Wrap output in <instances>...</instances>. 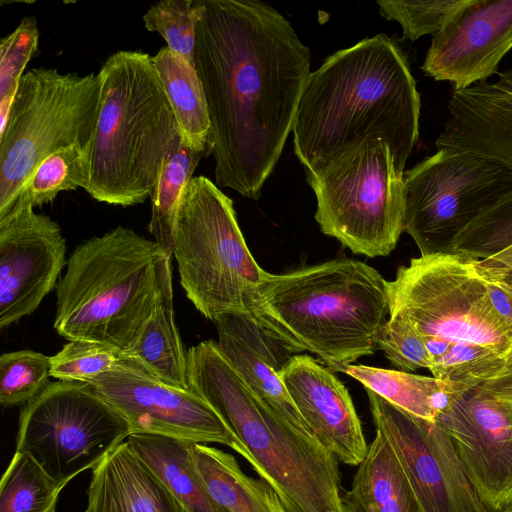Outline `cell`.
Returning a JSON list of instances; mask_svg holds the SVG:
<instances>
[{
	"instance_id": "6da1fadb",
	"label": "cell",
	"mask_w": 512,
	"mask_h": 512,
	"mask_svg": "<svg viewBox=\"0 0 512 512\" xmlns=\"http://www.w3.org/2000/svg\"><path fill=\"white\" fill-rule=\"evenodd\" d=\"M195 69L210 117L216 183L257 200L292 131L310 51L256 0H201Z\"/></svg>"
},
{
	"instance_id": "7a4b0ae2",
	"label": "cell",
	"mask_w": 512,
	"mask_h": 512,
	"mask_svg": "<svg viewBox=\"0 0 512 512\" xmlns=\"http://www.w3.org/2000/svg\"><path fill=\"white\" fill-rule=\"evenodd\" d=\"M421 100L406 53L381 33L339 50L311 72L292 128L294 151L317 172L371 137L385 141L400 172L419 137Z\"/></svg>"
},
{
	"instance_id": "3957f363",
	"label": "cell",
	"mask_w": 512,
	"mask_h": 512,
	"mask_svg": "<svg viewBox=\"0 0 512 512\" xmlns=\"http://www.w3.org/2000/svg\"><path fill=\"white\" fill-rule=\"evenodd\" d=\"M260 325L294 354L309 351L333 372L378 350L389 317L387 280L354 259L268 272Z\"/></svg>"
},
{
	"instance_id": "277c9868",
	"label": "cell",
	"mask_w": 512,
	"mask_h": 512,
	"mask_svg": "<svg viewBox=\"0 0 512 512\" xmlns=\"http://www.w3.org/2000/svg\"><path fill=\"white\" fill-rule=\"evenodd\" d=\"M187 365L190 388L244 444L254 459V471L288 512H350L342 500L335 455L260 403L217 342L190 347Z\"/></svg>"
},
{
	"instance_id": "5b68a950",
	"label": "cell",
	"mask_w": 512,
	"mask_h": 512,
	"mask_svg": "<svg viewBox=\"0 0 512 512\" xmlns=\"http://www.w3.org/2000/svg\"><path fill=\"white\" fill-rule=\"evenodd\" d=\"M98 73L101 101L86 149L85 191L98 202L141 204L151 197L165 160L178 146L179 128L149 54L117 51Z\"/></svg>"
},
{
	"instance_id": "8992f818",
	"label": "cell",
	"mask_w": 512,
	"mask_h": 512,
	"mask_svg": "<svg viewBox=\"0 0 512 512\" xmlns=\"http://www.w3.org/2000/svg\"><path fill=\"white\" fill-rule=\"evenodd\" d=\"M169 274L171 257L130 228L91 237L73 250L55 287L54 329L122 355L155 311Z\"/></svg>"
},
{
	"instance_id": "52a82bcc",
	"label": "cell",
	"mask_w": 512,
	"mask_h": 512,
	"mask_svg": "<svg viewBox=\"0 0 512 512\" xmlns=\"http://www.w3.org/2000/svg\"><path fill=\"white\" fill-rule=\"evenodd\" d=\"M173 256L187 298L205 318L244 314L260 324L268 272L249 251L232 200L205 176L193 177L183 191Z\"/></svg>"
},
{
	"instance_id": "ba28073f",
	"label": "cell",
	"mask_w": 512,
	"mask_h": 512,
	"mask_svg": "<svg viewBox=\"0 0 512 512\" xmlns=\"http://www.w3.org/2000/svg\"><path fill=\"white\" fill-rule=\"evenodd\" d=\"M491 259L458 253L420 255L387 281L389 318L422 337L488 348L512 362V326L489 295Z\"/></svg>"
},
{
	"instance_id": "9c48e42d",
	"label": "cell",
	"mask_w": 512,
	"mask_h": 512,
	"mask_svg": "<svg viewBox=\"0 0 512 512\" xmlns=\"http://www.w3.org/2000/svg\"><path fill=\"white\" fill-rule=\"evenodd\" d=\"M99 73H60L38 67L24 73L0 131V219L15 206L37 167L55 152L93 137L101 101Z\"/></svg>"
},
{
	"instance_id": "30bf717a",
	"label": "cell",
	"mask_w": 512,
	"mask_h": 512,
	"mask_svg": "<svg viewBox=\"0 0 512 512\" xmlns=\"http://www.w3.org/2000/svg\"><path fill=\"white\" fill-rule=\"evenodd\" d=\"M389 145L368 137L306 172L322 233L354 254L389 255L404 231V177Z\"/></svg>"
},
{
	"instance_id": "8fae6325",
	"label": "cell",
	"mask_w": 512,
	"mask_h": 512,
	"mask_svg": "<svg viewBox=\"0 0 512 512\" xmlns=\"http://www.w3.org/2000/svg\"><path fill=\"white\" fill-rule=\"evenodd\" d=\"M130 435L127 420L91 384L57 380L21 409L16 451L65 487Z\"/></svg>"
},
{
	"instance_id": "7c38bea8",
	"label": "cell",
	"mask_w": 512,
	"mask_h": 512,
	"mask_svg": "<svg viewBox=\"0 0 512 512\" xmlns=\"http://www.w3.org/2000/svg\"><path fill=\"white\" fill-rule=\"evenodd\" d=\"M403 177L404 231L423 256L447 253L473 219L512 192V169L445 147Z\"/></svg>"
},
{
	"instance_id": "4fadbf2b",
	"label": "cell",
	"mask_w": 512,
	"mask_h": 512,
	"mask_svg": "<svg viewBox=\"0 0 512 512\" xmlns=\"http://www.w3.org/2000/svg\"><path fill=\"white\" fill-rule=\"evenodd\" d=\"M89 384L127 420L131 434L221 444L236 451L252 468L255 465L244 444L192 389L167 385L126 359Z\"/></svg>"
},
{
	"instance_id": "5bb4252c",
	"label": "cell",
	"mask_w": 512,
	"mask_h": 512,
	"mask_svg": "<svg viewBox=\"0 0 512 512\" xmlns=\"http://www.w3.org/2000/svg\"><path fill=\"white\" fill-rule=\"evenodd\" d=\"M436 423L488 512L512 503V371L465 392Z\"/></svg>"
},
{
	"instance_id": "9a60e30c",
	"label": "cell",
	"mask_w": 512,
	"mask_h": 512,
	"mask_svg": "<svg viewBox=\"0 0 512 512\" xmlns=\"http://www.w3.org/2000/svg\"><path fill=\"white\" fill-rule=\"evenodd\" d=\"M376 431L392 446L421 512H488L446 432L366 390Z\"/></svg>"
},
{
	"instance_id": "2e32d148",
	"label": "cell",
	"mask_w": 512,
	"mask_h": 512,
	"mask_svg": "<svg viewBox=\"0 0 512 512\" xmlns=\"http://www.w3.org/2000/svg\"><path fill=\"white\" fill-rule=\"evenodd\" d=\"M66 239L57 222L16 203L0 219V328L31 315L58 283Z\"/></svg>"
},
{
	"instance_id": "e0dca14e",
	"label": "cell",
	"mask_w": 512,
	"mask_h": 512,
	"mask_svg": "<svg viewBox=\"0 0 512 512\" xmlns=\"http://www.w3.org/2000/svg\"><path fill=\"white\" fill-rule=\"evenodd\" d=\"M512 49V0H465L432 36L421 69L454 91L498 73Z\"/></svg>"
},
{
	"instance_id": "ac0fdd59",
	"label": "cell",
	"mask_w": 512,
	"mask_h": 512,
	"mask_svg": "<svg viewBox=\"0 0 512 512\" xmlns=\"http://www.w3.org/2000/svg\"><path fill=\"white\" fill-rule=\"evenodd\" d=\"M311 434L338 461L358 466L368 451L351 396L333 371L308 355H293L280 372Z\"/></svg>"
},
{
	"instance_id": "d6986e66",
	"label": "cell",
	"mask_w": 512,
	"mask_h": 512,
	"mask_svg": "<svg viewBox=\"0 0 512 512\" xmlns=\"http://www.w3.org/2000/svg\"><path fill=\"white\" fill-rule=\"evenodd\" d=\"M213 322L220 351L253 396L294 428L312 435L280 379L293 356L288 347L247 315L225 314Z\"/></svg>"
},
{
	"instance_id": "ffe728a7",
	"label": "cell",
	"mask_w": 512,
	"mask_h": 512,
	"mask_svg": "<svg viewBox=\"0 0 512 512\" xmlns=\"http://www.w3.org/2000/svg\"><path fill=\"white\" fill-rule=\"evenodd\" d=\"M436 147L468 152L512 169V83L499 75L453 91Z\"/></svg>"
},
{
	"instance_id": "44dd1931",
	"label": "cell",
	"mask_w": 512,
	"mask_h": 512,
	"mask_svg": "<svg viewBox=\"0 0 512 512\" xmlns=\"http://www.w3.org/2000/svg\"><path fill=\"white\" fill-rule=\"evenodd\" d=\"M84 512H186L160 475L126 440L93 469Z\"/></svg>"
},
{
	"instance_id": "7402d4cb",
	"label": "cell",
	"mask_w": 512,
	"mask_h": 512,
	"mask_svg": "<svg viewBox=\"0 0 512 512\" xmlns=\"http://www.w3.org/2000/svg\"><path fill=\"white\" fill-rule=\"evenodd\" d=\"M339 372L356 379L365 390L374 392L409 415L434 423L474 387L463 382L365 365H347Z\"/></svg>"
},
{
	"instance_id": "603a6c76",
	"label": "cell",
	"mask_w": 512,
	"mask_h": 512,
	"mask_svg": "<svg viewBox=\"0 0 512 512\" xmlns=\"http://www.w3.org/2000/svg\"><path fill=\"white\" fill-rule=\"evenodd\" d=\"M342 500L350 512H421L392 446L379 431Z\"/></svg>"
},
{
	"instance_id": "cb8c5ba5",
	"label": "cell",
	"mask_w": 512,
	"mask_h": 512,
	"mask_svg": "<svg viewBox=\"0 0 512 512\" xmlns=\"http://www.w3.org/2000/svg\"><path fill=\"white\" fill-rule=\"evenodd\" d=\"M120 359L129 360L161 382L191 389L185 352L173 308L172 273L164 282L159 302L136 343Z\"/></svg>"
},
{
	"instance_id": "d4e9b609",
	"label": "cell",
	"mask_w": 512,
	"mask_h": 512,
	"mask_svg": "<svg viewBox=\"0 0 512 512\" xmlns=\"http://www.w3.org/2000/svg\"><path fill=\"white\" fill-rule=\"evenodd\" d=\"M191 453L210 494L226 512H288L275 490L246 475L233 455L196 443Z\"/></svg>"
},
{
	"instance_id": "484cf974",
	"label": "cell",
	"mask_w": 512,
	"mask_h": 512,
	"mask_svg": "<svg viewBox=\"0 0 512 512\" xmlns=\"http://www.w3.org/2000/svg\"><path fill=\"white\" fill-rule=\"evenodd\" d=\"M127 441L165 481L186 512H226L195 466L193 443L151 434H131Z\"/></svg>"
},
{
	"instance_id": "4316f807",
	"label": "cell",
	"mask_w": 512,
	"mask_h": 512,
	"mask_svg": "<svg viewBox=\"0 0 512 512\" xmlns=\"http://www.w3.org/2000/svg\"><path fill=\"white\" fill-rule=\"evenodd\" d=\"M153 66L172 107L181 139L193 148L210 149L207 102L195 66L162 47L151 56Z\"/></svg>"
},
{
	"instance_id": "83f0119b",
	"label": "cell",
	"mask_w": 512,
	"mask_h": 512,
	"mask_svg": "<svg viewBox=\"0 0 512 512\" xmlns=\"http://www.w3.org/2000/svg\"><path fill=\"white\" fill-rule=\"evenodd\" d=\"M210 149L193 148L182 139L165 160L150 197L151 217L148 230L166 255H173L176 217L183 191Z\"/></svg>"
},
{
	"instance_id": "f1b7e54d",
	"label": "cell",
	"mask_w": 512,
	"mask_h": 512,
	"mask_svg": "<svg viewBox=\"0 0 512 512\" xmlns=\"http://www.w3.org/2000/svg\"><path fill=\"white\" fill-rule=\"evenodd\" d=\"M63 488L30 455L15 451L0 483V512H56Z\"/></svg>"
},
{
	"instance_id": "f546056e",
	"label": "cell",
	"mask_w": 512,
	"mask_h": 512,
	"mask_svg": "<svg viewBox=\"0 0 512 512\" xmlns=\"http://www.w3.org/2000/svg\"><path fill=\"white\" fill-rule=\"evenodd\" d=\"M89 183L86 149L79 145L63 148L46 158L23 186L16 203L33 208L52 202L62 191L84 190Z\"/></svg>"
},
{
	"instance_id": "4dcf8cb0",
	"label": "cell",
	"mask_w": 512,
	"mask_h": 512,
	"mask_svg": "<svg viewBox=\"0 0 512 512\" xmlns=\"http://www.w3.org/2000/svg\"><path fill=\"white\" fill-rule=\"evenodd\" d=\"M512 243V192L483 210L453 240L449 253L489 259Z\"/></svg>"
},
{
	"instance_id": "1f68e13d",
	"label": "cell",
	"mask_w": 512,
	"mask_h": 512,
	"mask_svg": "<svg viewBox=\"0 0 512 512\" xmlns=\"http://www.w3.org/2000/svg\"><path fill=\"white\" fill-rule=\"evenodd\" d=\"M202 12L201 0H163L152 5L142 19L148 31L159 33L171 51L195 66L196 29Z\"/></svg>"
},
{
	"instance_id": "d6a6232c",
	"label": "cell",
	"mask_w": 512,
	"mask_h": 512,
	"mask_svg": "<svg viewBox=\"0 0 512 512\" xmlns=\"http://www.w3.org/2000/svg\"><path fill=\"white\" fill-rule=\"evenodd\" d=\"M40 32L34 16L23 17L0 42V131L4 129L24 69L38 53Z\"/></svg>"
},
{
	"instance_id": "836d02e7",
	"label": "cell",
	"mask_w": 512,
	"mask_h": 512,
	"mask_svg": "<svg viewBox=\"0 0 512 512\" xmlns=\"http://www.w3.org/2000/svg\"><path fill=\"white\" fill-rule=\"evenodd\" d=\"M50 356L32 350L4 353L0 357V403L25 404L49 383Z\"/></svg>"
},
{
	"instance_id": "e575fe53",
	"label": "cell",
	"mask_w": 512,
	"mask_h": 512,
	"mask_svg": "<svg viewBox=\"0 0 512 512\" xmlns=\"http://www.w3.org/2000/svg\"><path fill=\"white\" fill-rule=\"evenodd\" d=\"M465 0H378L380 14L397 21L403 39L415 41L423 35L438 33L451 14Z\"/></svg>"
},
{
	"instance_id": "d590c367",
	"label": "cell",
	"mask_w": 512,
	"mask_h": 512,
	"mask_svg": "<svg viewBox=\"0 0 512 512\" xmlns=\"http://www.w3.org/2000/svg\"><path fill=\"white\" fill-rule=\"evenodd\" d=\"M120 360L114 349L92 341L70 340L50 356V375L60 381L89 383Z\"/></svg>"
},
{
	"instance_id": "8d00e7d4",
	"label": "cell",
	"mask_w": 512,
	"mask_h": 512,
	"mask_svg": "<svg viewBox=\"0 0 512 512\" xmlns=\"http://www.w3.org/2000/svg\"><path fill=\"white\" fill-rule=\"evenodd\" d=\"M378 350L400 371L430 370L432 361L422 336L408 323L388 318L378 337Z\"/></svg>"
},
{
	"instance_id": "74e56055",
	"label": "cell",
	"mask_w": 512,
	"mask_h": 512,
	"mask_svg": "<svg viewBox=\"0 0 512 512\" xmlns=\"http://www.w3.org/2000/svg\"><path fill=\"white\" fill-rule=\"evenodd\" d=\"M489 259L500 262L512 271V243L506 249Z\"/></svg>"
},
{
	"instance_id": "f35d334b",
	"label": "cell",
	"mask_w": 512,
	"mask_h": 512,
	"mask_svg": "<svg viewBox=\"0 0 512 512\" xmlns=\"http://www.w3.org/2000/svg\"><path fill=\"white\" fill-rule=\"evenodd\" d=\"M500 512H512V503L502 509Z\"/></svg>"
}]
</instances>
